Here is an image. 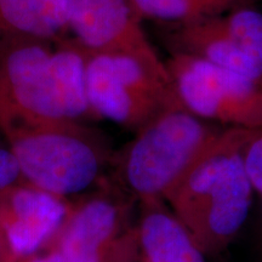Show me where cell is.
Wrapping results in <instances>:
<instances>
[{"mask_svg": "<svg viewBox=\"0 0 262 262\" xmlns=\"http://www.w3.org/2000/svg\"><path fill=\"white\" fill-rule=\"evenodd\" d=\"M260 130L226 126L165 196L204 255L225 251L247 221L255 191L245 148Z\"/></svg>", "mask_w": 262, "mask_h": 262, "instance_id": "6da1fadb", "label": "cell"}, {"mask_svg": "<svg viewBox=\"0 0 262 262\" xmlns=\"http://www.w3.org/2000/svg\"><path fill=\"white\" fill-rule=\"evenodd\" d=\"M86 51L60 41L0 38V112L45 120H96L86 96Z\"/></svg>", "mask_w": 262, "mask_h": 262, "instance_id": "7a4b0ae2", "label": "cell"}, {"mask_svg": "<svg viewBox=\"0 0 262 262\" xmlns=\"http://www.w3.org/2000/svg\"><path fill=\"white\" fill-rule=\"evenodd\" d=\"M0 134L25 181L54 194H84L100 186L112 168L110 141L84 122L0 112Z\"/></svg>", "mask_w": 262, "mask_h": 262, "instance_id": "3957f363", "label": "cell"}, {"mask_svg": "<svg viewBox=\"0 0 262 262\" xmlns=\"http://www.w3.org/2000/svg\"><path fill=\"white\" fill-rule=\"evenodd\" d=\"M226 126L173 108L153 118L122 149L112 168L118 185L137 203L160 199L173 188Z\"/></svg>", "mask_w": 262, "mask_h": 262, "instance_id": "277c9868", "label": "cell"}, {"mask_svg": "<svg viewBox=\"0 0 262 262\" xmlns=\"http://www.w3.org/2000/svg\"><path fill=\"white\" fill-rule=\"evenodd\" d=\"M85 85L96 119L135 133L165 111L185 108L172 84L126 54L86 51Z\"/></svg>", "mask_w": 262, "mask_h": 262, "instance_id": "5b68a950", "label": "cell"}, {"mask_svg": "<svg viewBox=\"0 0 262 262\" xmlns=\"http://www.w3.org/2000/svg\"><path fill=\"white\" fill-rule=\"evenodd\" d=\"M182 106L222 126L262 129V81L202 58L169 54L165 60Z\"/></svg>", "mask_w": 262, "mask_h": 262, "instance_id": "8992f818", "label": "cell"}, {"mask_svg": "<svg viewBox=\"0 0 262 262\" xmlns=\"http://www.w3.org/2000/svg\"><path fill=\"white\" fill-rule=\"evenodd\" d=\"M162 27L169 54L202 58L262 81V14L254 6Z\"/></svg>", "mask_w": 262, "mask_h": 262, "instance_id": "52a82bcc", "label": "cell"}, {"mask_svg": "<svg viewBox=\"0 0 262 262\" xmlns=\"http://www.w3.org/2000/svg\"><path fill=\"white\" fill-rule=\"evenodd\" d=\"M137 201L108 178L78 196L64 224L47 249L63 262H102L131 224ZM45 250V249H44Z\"/></svg>", "mask_w": 262, "mask_h": 262, "instance_id": "ba28073f", "label": "cell"}, {"mask_svg": "<svg viewBox=\"0 0 262 262\" xmlns=\"http://www.w3.org/2000/svg\"><path fill=\"white\" fill-rule=\"evenodd\" d=\"M130 0H71L70 33L84 50L130 55L172 84Z\"/></svg>", "mask_w": 262, "mask_h": 262, "instance_id": "9c48e42d", "label": "cell"}, {"mask_svg": "<svg viewBox=\"0 0 262 262\" xmlns=\"http://www.w3.org/2000/svg\"><path fill=\"white\" fill-rule=\"evenodd\" d=\"M72 203L26 181L0 192V227L17 262L48 248Z\"/></svg>", "mask_w": 262, "mask_h": 262, "instance_id": "30bf717a", "label": "cell"}, {"mask_svg": "<svg viewBox=\"0 0 262 262\" xmlns=\"http://www.w3.org/2000/svg\"><path fill=\"white\" fill-rule=\"evenodd\" d=\"M136 233L140 262H205L185 225L160 199L139 202Z\"/></svg>", "mask_w": 262, "mask_h": 262, "instance_id": "8fae6325", "label": "cell"}, {"mask_svg": "<svg viewBox=\"0 0 262 262\" xmlns=\"http://www.w3.org/2000/svg\"><path fill=\"white\" fill-rule=\"evenodd\" d=\"M71 0H0V38H70Z\"/></svg>", "mask_w": 262, "mask_h": 262, "instance_id": "7c38bea8", "label": "cell"}, {"mask_svg": "<svg viewBox=\"0 0 262 262\" xmlns=\"http://www.w3.org/2000/svg\"><path fill=\"white\" fill-rule=\"evenodd\" d=\"M260 0H130L139 18L160 26L182 25L254 6Z\"/></svg>", "mask_w": 262, "mask_h": 262, "instance_id": "4fadbf2b", "label": "cell"}, {"mask_svg": "<svg viewBox=\"0 0 262 262\" xmlns=\"http://www.w3.org/2000/svg\"><path fill=\"white\" fill-rule=\"evenodd\" d=\"M244 158L254 191L262 195V130L248 143Z\"/></svg>", "mask_w": 262, "mask_h": 262, "instance_id": "5bb4252c", "label": "cell"}, {"mask_svg": "<svg viewBox=\"0 0 262 262\" xmlns=\"http://www.w3.org/2000/svg\"><path fill=\"white\" fill-rule=\"evenodd\" d=\"M102 262H140L136 225L117 242Z\"/></svg>", "mask_w": 262, "mask_h": 262, "instance_id": "9a60e30c", "label": "cell"}, {"mask_svg": "<svg viewBox=\"0 0 262 262\" xmlns=\"http://www.w3.org/2000/svg\"><path fill=\"white\" fill-rule=\"evenodd\" d=\"M24 181L17 160L15 159L8 143L3 139V141H0V192Z\"/></svg>", "mask_w": 262, "mask_h": 262, "instance_id": "2e32d148", "label": "cell"}, {"mask_svg": "<svg viewBox=\"0 0 262 262\" xmlns=\"http://www.w3.org/2000/svg\"><path fill=\"white\" fill-rule=\"evenodd\" d=\"M18 262H63L60 254H57L56 251L50 250V249H45V250L40 251V253L32 255L27 258Z\"/></svg>", "mask_w": 262, "mask_h": 262, "instance_id": "e0dca14e", "label": "cell"}, {"mask_svg": "<svg viewBox=\"0 0 262 262\" xmlns=\"http://www.w3.org/2000/svg\"><path fill=\"white\" fill-rule=\"evenodd\" d=\"M0 262H17L9 247L2 227H0Z\"/></svg>", "mask_w": 262, "mask_h": 262, "instance_id": "ac0fdd59", "label": "cell"}, {"mask_svg": "<svg viewBox=\"0 0 262 262\" xmlns=\"http://www.w3.org/2000/svg\"><path fill=\"white\" fill-rule=\"evenodd\" d=\"M262 198V195H261ZM260 239H261V244H262V199H261V211H260Z\"/></svg>", "mask_w": 262, "mask_h": 262, "instance_id": "d6986e66", "label": "cell"}]
</instances>
